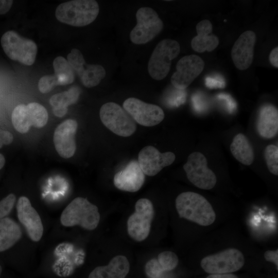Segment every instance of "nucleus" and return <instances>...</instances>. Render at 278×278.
<instances>
[{"instance_id":"obj_1","label":"nucleus","mask_w":278,"mask_h":278,"mask_svg":"<svg viewBox=\"0 0 278 278\" xmlns=\"http://www.w3.org/2000/svg\"><path fill=\"white\" fill-rule=\"evenodd\" d=\"M176 207L180 218L200 225L208 226L215 220L216 214L210 203L202 195L183 192L176 199Z\"/></svg>"},{"instance_id":"obj_2","label":"nucleus","mask_w":278,"mask_h":278,"mask_svg":"<svg viewBox=\"0 0 278 278\" xmlns=\"http://www.w3.org/2000/svg\"><path fill=\"white\" fill-rule=\"evenodd\" d=\"M100 218L98 207L87 199L78 197L64 209L60 222L65 227L79 225L84 229L93 230L97 227Z\"/></svg>"},{"instance_id":"obj_3","label":"nucleus","mask_w":278,"mask_h":278,"mask_svg":"<svg viewBox=\"0 0 278 278\" xmlns=\"http://www.w3.org/2000/svg\"><path fill=\"white\" fill-rule=\"evenodd\" d=\"M99 11V5L96 1L74 0L60 4L56 9L55 15L63 23L82 27L92 23Z\"/></svg>"},{"instance_id":"obj_4","label":"nucleus","mask_w":278,"mask_h":278,"mask_svg":"<svg viewBox=\"0 0 278 278\" xmlns=\"http://www.w3.org/2000/svg\"><path fill=\"white\" fill-rule=\"evenodd\" d=\"M180 51L179 43L173 40L166 39L161 41L155 46L147 66L148 73L152 78L161 80L168 75L171 61Z\"/></svg>"},{"instance_id":"obj_5","label":"nucleus","mask_w":278,"mask_h":278,"mask_svg":"<svg viewBox=\"0 0 278 278\" xmlns=\"http://www.w3.org/2000/svg\"><path fill=\"white\" fill-rule=\"evenodd\" d=\"M1 42L5 53L11 60L28 66L34 63L38 47L32 40L9 30L2 36Z\"/></svg>"},{"instance_id":"obj_6","label":"nucleus","mask_w":278,"mask_h":278,"mask_svg":"<svg viewBox=\"0 0 278 278\" xmlns=\"http://www.w3.org/2000/svg\"><path fill=\"white\" fill-rule=\"evenodd\" d=\"M137 23L130 33L131 41L135 44H146L163 28V23L157 12L148 7H141L136 13Z\"/></svg>"},{"instance_id":"obj_7","label":"nucleus","mask_w":278,"mask_h":278,"mask_svg":"<svg viewBox=\"0 0 278 278\" xmlns=\"http://www.w3.org/2000/svg\"><path fill=\"white\" fill-rule=\"evenodd\" d=\"M102 124L115 134L128 137L136 129L135 121L119 105L109 102L103 104L99 111Z\"/></svg>"},{"instance_id":"obj_8","label":"nucleus","mask_w":278,"mask_h":278,"mask_svg":"<svg viewBox=\"0 0 278 278\" xmlns=\"http://www.w3.org/2000/svg\"><path fill=\"white\" fill-rule=\"evenodd\" d=\"M245 263L243 254L235 248H229L215 254L203 258L200 263L206 273H231L240 269Z\"/></svg>"},{"instance_id":"obj_9","label":"nucleus","mask_w":278,"mask_h":278,"mask_svg":"<svg viewBox=\"0 0 278 278\" xmlns=\"http://www.w3.org/2000/svg\"><path fill=\"white\" fill-rule=\"evenodd\" d=\"M154 211L151 201L146 198L138 200L135 211L127 220V232L129 236L136 241H142L148 236Z\"/></svg>"},{"instance_id":"obj_10","label":"nucleus","mask_w":278,"mask_h":278,"mask_svg":"<svg viewBox=\"0 0 278 278\" xmlns=\"http://www.w3.org/2000/svg\"><path fill=\"white\" fill-rule=\"evenodd\" d=\"M48 113L42 105L32 102L19 105L13 110L11 120L14 128L21 133H27L30 127L41 128L48 121Z\"/></svg>"},{"instance_id":"obj_11","label":"nucleus","mask_w":278,"mask_h":278,"mask_svg":"<svg viewBox=\"0 0 278 278\" xmlns=\"http://www.w3.org/2000/svg\"><path fill=\"white\" fill-rule=\"evenodd\" d=\"M207 164V160L202 153L194 152L188 155L183 168L192 184L199 188L208 190L215 186L217 178Z\"/></svg>"},{"instance_id":"obj_12","label":"nucleus","mask_w":278,"mask_h":278,"mask_svg":"<svg viewBox=\"0 0 278 278\" xmlns=\"http://www.w3.org/2000/svg\"><path fill=\"white\" fill-rule=\"evenodd\" d=\"M123 106L135 122L143 126H155L164 118V111L159 106L145 102L136 98H127Z\"/></svg>"},{"instance_id":"obj_13","label":"nucleus","mask_w":278,"mask_h":278,"mask_svg":"<svg viewBox=\"0 0 278 278\" xmlns=\"http://www.w3.org/2000/svg\"><path fill=\"white\" fill-rule=\"evenodd\" d=\"M67 59L74 73L78 76L83 85L87 88L97 85L106 76V72L102 66L87 64L81 52L77 48L71 50Z\"/></svg>"},{"instance_id":"obj_14","label":"nucleus","mask_w":278,"mask_h":278,"mask_svg":"<svg viewBox=\"0 0 278 278\" xmlns=\"http://www.w3.org/2000/svg\"><path fill=\"white\" fill-rule=\"evenodd\" d=\"M204 67L203 60L196 55L183 57L177 62L176 71L171 77L172 85L179 90H184L202 72Z\"/></svg>"},{"instance_id":"obj_15","label":"nucleus","mask_w":278,"mask_h":278,"mask_svg":"<svg viewBox=\"0 0 278 278\" xmlns=\"http://www.w3.org/2000/svg\"><path fill=\"white\" fill-rule=\"evenodd\" d=\"M175 159L173 152L161 153L154 147L147 146L140 151L137 162L145 175L153 176L164 167L173 163Z\"/></svg>"},{"instance_id":"obj_16","label":"nucleus","mask_w":278,"mask_h":278,"mask_svg":"<svg viewBox=\"0 0 278 278\" xmlns=\"http://www.w3.org/2000/svg\"><path fill=\"white\" fill-rule=\"evenodd\" d=\"M19 220L25 228L29 238L33 241H39L43 233V226L38 213L25 196L19 198L16 204Z\"/></svg>"},{"instance_id":"obj_17","label":"nucleus","mask_w":278,"mask_h":278,"mask_svg":"<svg viewBox=\"0 0 278 278\" xmlns=\"http://www.w3.org/2000/svg\"><path fill=\"white\" fill-rule=\"evenodd\" d=\"M78 128L77 122L68 119L61 123L55 129L53 141L59 155L68 159L74 155L76 149L75 136Z\"/></svg>"},{"instance_id":"obj_18","label":"nucleus","mask_w":278,"mask_h":278,"mask_svg":"<svg viewBox=\"0 0 278 278\" xmlns=\"http://www.w3.org/2000/svg\"><path fill=\"white\" fill-rule=\"evenodd\" d=\"M256 39L255 33L253 31L247 30L244 32L234 43L231 50V57L238 69L245 70L251 65Z\"/></svg>"},{"instance_id":"obj_19","label":"nucleus","mask_w":278,"mask_h":278,"mask_svg":"<svg viewBox=\"0 0 278 278\" xmlns=\"http://www.w3.org/2000/svg\"><path fill=\"white\" fill-rule=\"evenodd\" d=\"M145 179V175L138 162L132 160L124 169L114 175L113 183L118 189L133 193L140 189L144 184Z\"/></svg>"},{"instance_id":"obj_20","label":"nucleus","mask_w":278,"mask_h":278,"mask_svg":"<svg viewBox=\"0 0 278 278\" xmlns=\"http://www.w3.org/2000/svg\"><path fill=\"white\" fill-rule=\"evenodd\" d=\"M256 128L258 134L265 138H271L278 132V110L269 103L262 106L258 112Z\"/></svg>"},{"instance_id":"obj_21","label":"nucleus","mask_w":278,"mask_h":278,"mask_svg":"<svg viewBox=\"0 0 278 278\" xmlns=\"http://www.w3.org/2000/svg\"><path fill=\"white\" fill-rule=\"evenodd\" d=\"M212 25L208 20H202L197 24V35L191 41L192 47L195 51L199 53L212 51L217 47L219 39L212 33Z\"/></svg>"},{"instance_id":"obj_22","label":"nucleus","mask_w":278,"mask_h":278,"mask_svg":"<svg viewBox=\"0 0 278 278\" xmlns=\"http://www.w3.org/2000/svg\"><path fill=\"white\" fill-rule=\"evenodd\" d=\"M130 270V263L123 255L114 257L106 266L96 267L88 278H125Z\"/></svg>"},{"instance_id":"obj_23","label":"nucleus","mask_w":278,"mask_h":278,"mask_svg":"<svg viewBox=\"0 0 278 278\" xmlns=\"http://www.w3.org/2000/svg\"><path fill=\"white\" fill-rule=\"evenodd\" d=\"M22 236L21 229L15 221L7 217L0 219V252L10 248Z\"/></svg>"},{"instance_id":"obj_24","label":"nucleus","mask_w":278,"mask_h":278,"mask_svg":"<svg viewBox=\"0 0 278 278\" xmlns=\"http://www.w3.org/2000/svg\"><path fill=\"white\" fill-rule=\"evenodd\" d=\"M230 150L234 157L245 165H251L254 161L253 147L247 137L242 133L235 136L230 145Z\"/></svg>"},{"instance_id":"obj_25","label":"nucleus","mask_w":278,"mask_h":278,"mask_svg":"<svg viewBox=\"0 0 278 278\" xmlns=\"http://www.w3.org/2000/svg\"><path fill=\"white\" fill-rule=\"evenodd\" d=\"M80 92L79 88L73 86L67 91L52 96L49 103L53 107L55 115L59 117L64 116L67 112V107L77 101Z\"/></svg>"},{"instance_id":"obj_26","label":"nucleus","mask_w":278,"mask_h":278,"mask_svg":"<svg viewBox=\"0 0 278 278\" xmlns=\"http://www.w3.org/2000/svg\"><path fill=\"white\" fill-rule=\"evenodd\" d=\"M53 67L59 85H67L74 82L75 73L67 60L64 57H56L53 61Z\"/></svg>"},{"instance_id":"obj_27","label":"nucleus","mask_w":278,"mask_h":278,"mask_svg":"<svg viewBox=\"0 0 278 278\" xmlns=\"http://www.w3.org/2000/svg\"><path fill=\"white\" fill-rule=\"evenodd\" d=\"M264 157L269 171L278 175V147L274 145H268L264 150Z\"/></svg>"},{"instance_id":"obj_28","label":"nucleus","mask_w":278,"mask_h":278,"mask_svg":"<svg viewBox=\"0 0 278 278\" xmlns=\"http://www.w3.org/2000/svg\"><path fill=\"white\" fill-rule=\"evenodd\" d=\"M164 271H170L177 266L179 259L177 255L173 252L165 251L160 253L157 258Z\"/></svg>"},{"instance_id":"obj_29","label":"nucleus","mask_w":278,"mask_h":278,"mask_svg":"<svg viewBox=\"0 0 278 278\" xmlns=\"http://www.w3.org/2000/svg\"><path fill=\"white\" fill-rule=\"evenodd\" d=\"M59 85L57 78L54 75H45L42 77L38 82L39 91L42 93L49 92L54 86Z\"/></svg>"},{"instance_id":"obj_30","label":"nucleus","mask_w":278,"mask_h":278,"mask_svg":"<svg viewBox=\"0 0 278 278\" xmlns=\"http://www.w3.org/2000/svg\"><path fill=\"white\" fill-rule=\"evenodd\" d=\"M164 272L157 258L150 259L145 266V272L148 278H160Z\"/></svg>"},{"instance_id":"obj_31","label":"nucleus","mask_w":278,"mask_h":278,"mask_svg":"<svg viewBox=\"0 0 278 278\" xmlns=\"http://www.w3.org/2000/svg\"><path fill=\"white\" fill-rule=\"evenodd\" d=\"M15 200V196L10 194L0 201V219L5 218L11 212Z\"/></svg>"},{"instance_id":"obj_32","label":"nucleus","mask_w":278,"mask_h":278,"mask_svg":"<svg viewBox=\"0 0 278 278\" xmlns=\"http://www.w3.org/2000/svg\"><path fill=\"white\" fill-rule=\"evenodd\" d=\"M225 84L224 79L221 76H211L205 78V85L209 88H222Z\"/></svg>"},{"instance_id":"obj_33","label":"nucleus","mask_w":278,"mask_h":278,"mask_svg":"<svg viewBox=\"0 0 278 278\" xmlns=\"http://www.w3.org/2000/svg\"><path fill=\"white\" fill-rule=\"evenodd\" d=\"M264 257L267 261L273 263L278 270V250H268L265 252Z\"/></svg>"},{"instance_id":"obj_34","label":"nucleus","mask_w":278,"mask_h":278,"mask_svg":"<svg viewBox=\"0 0 278 278\" xmlns=\"http://www.w3.org/2000/svg\"><path fill=\"white\" fill-rule=\"evenodd\" d=\"M13 1H0V14L6 13L11 8Z\"/></svg>"},{"instance_id":"obj_35","label":"nucleus","mask_w":278,"mask_h":278,"mask_svg":"<svg viewBox=\"0 0 278 278\" xmlns=\"http://www.w3.org/2000/svg\"><path fill=\"white\" fill-rule=\"evenodd\" d=\"M278 47L276 46L271 51L269 55V60L272 65L278 67Z\"/></svg>"},{"instance_id":"obj_36","label":"nucleus","mask_w":278,"mask_h":278,"mask_svg":"<svg viewBox=\"0 0 278 278\" xmlns=\"http://www.w3.org/2000/svg\"><path fill=\"white\" fill-rule=\"evenodd\" d=\"M219 98L225 99L228 101L227 105L230 112L234 110L235 108V103L231 97L229 96L228 95L221 94L219 95Z\"/></svg>"},{"instance_id":"obj_37","label":"nucleus","mask_w":278,"mask_h":278,"mask_svg":"<svg viewBox=\"0 0 278 278\" xmlns=\"http://www.w3.org/2000/svg\"><path fill=\"white\" fill-rule=\"evenodd\" d=\"M206 278H238L236 275L231 273L212 274Z\"/></svg>"},{"instance_id":"obj_38","label":"nucleus","mask_w":278,"mask_h":278,"mask_svg":"<svg viewBox=\"0 0 278 278\" xmlns=\"http://www.w3.org/2000/svg\"><path fill=\"white\" fill-rule=\"evenodd\" d=\"M5 163V159L4 155L0 153V169H2L4 166Z\"/></svg>"},{"instance_id":"obj_39","label":"nucleus","mask_w":278,"mask_h":278,"mask_svg":"<svg viewBox=\"0 0 278 278\" xmlns=\"http://www.w3.org/2000/svg\"><path fill=\"white\" fill-rule=\"evenodd\" d=\"M3 130L0 129V148L4 145L3 142Z\"/></svg>"},{"instance_id":"obj_40","label":"nucleus","mask_w":278,"mask_h":278,"mask_svg":"<svg viewBox=\"0 0 278 278\" xmlns=\"http://www.w3.org/2000/svg\"><path fill=\"white\" fill-rule=\"evenodd\" d=\"M2 272V268L1 266L0 265V276L1 275Z\"/></svg>"}]
</instances>
